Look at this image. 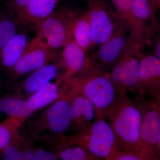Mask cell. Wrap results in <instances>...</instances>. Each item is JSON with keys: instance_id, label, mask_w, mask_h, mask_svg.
Returning <instances> with one entry per match:
<instances>
[{"instance_id": "22", "label": "cell", "mask_w": 160, "mask_h": 160, "mask_svg": "<svg viewBox=\"0 0 160 160\" xmlns=\"http://www.w3.org/2000/svg\"><path fill=\"white\" fill-rule=\"evenodd\" d=\"M61 160H103L82 146L72 145L57 150Z\"/></svg>"}, {"instance_id": "13", "label": "cell", "mask_w": 160, "mask_h": 160, "mask_svg": "<svg viewBox=\"0 0 160 160\" xmlns=\"http://www.w3.org/2000/svg\"><path fill=\"white\" fill-rule=\"evenodd\" d=\"M62 64L65 69L64 74L58 79L59 82H68L77 74L82 72L90 62L86 52L71 38L63 46L61 55Z\"/></svg>"}, {"instance_id": "29", "label": "cell", "mask_w": 160, "mask_h": 160, "mask_svg": "<svg viewBox=\"0 0 160 160\" xmlns=\"http://www.w3.org/2000/svg\"><path fill=\"white\" fill-rule=\"evenodd\" d=\"M154 56L160 59V39L157 40L154 45Z\"/></svg>"}, {"instance_id": "11", "label": "cell", "mask_w": 160, "mask_h": 160, "mask_svg": "<svg viewBox=\"0 0 160 160\" xmlns=\"http://www.w3.org/2000/svg\"><path fill=\"white\" fill-rule=\"evenodd\" d=\"M63 96L67 98L70 102L71 122L69 128L72 130L77 133L94 122L96 113L94 106L88 98L74 91L66 92Z\"/></svg>"}, {"instance_id": "3", "label": "cell", "mask_w": 160, "mask_h": 160, "mask_svg": "<svg viewBox=\"0 0 160 160\" xmlns=\"http://www.w3.org/2000/svg\"><path fill=\"white\" fill-rule=\"evenodd\" d=\"M27 121L26 129L33 140L53 146L57 150L70 126L69 99L59 95L49 107Z\"/></svg>"}, {"instance_id": "19", "label": "cell", "mask_w": 160, "mask_h": 160, "mask_svg": "<svg viewBox=\"0 0 160 160\" xmlns=\"http://www.w3.org/2000/svg\"><path fill=\"white\" fill-rule=\"evenodd\" d=\"M28 42L26 35L16 34L0 50L1 61L5 68H13L22 55Z\"/></svg>"}, {"instance_id": "6", "label": "cell", "mask_w": 160, "mask_h": 160, "mask_svg": "<svg viewBox=\"0 0 160 160\" xmlns=\"http://www.w3.org/2000/svg\"><path fill=\"white\" fill-rule=\"evenodd\" d=\"M141 48V46L129 42L109 73L118 97L126 95L127 91L137 89Z\"/></svg>"}, {"instance_id": "21", "label": "cell", "mask_w": 160, "mask_h": 160, "mask_svg": "<svg viewBox=\"0 0 160 160\" xmlns=\"http://www.w3.org/2000/svg\"><path fill=\"white\" fill-rule=\"evenodd\" d=\"M35 149L32 143L26 142L20 136L1 153L6 160H33Z\"/></svg>"}, {"instance_id": "10", "label": "cell", "mask_w": 160, "mask_h": 160, "mask_svg": "<svg viewBox=\"0 0 160 160\" xmlns=\"http://www.w3.org/2000/svg\"><path fill=\"white\" fill-rule=\"evenodd\" d=\"M128 32V26L122 21L109 39L100 45L93 58L100 62V66L114 64L118 59L130 41Z\"/></svg>"}, {"instance_id": "1", "label": "cell", "mask_w": 160, "mask_h": 160, "mask_svg": "<svg viewBox=\"0 0 160 160\" xmlns=\"http://www.w3.org/2000/svg\"><path fill=\"white\" fill-rule=\"evenodd\" d=\"M101 66L90 60L86 69L64 85L66 92H79L92 103L96 118H108L117 103L118 95L109 74L102 70Z\"/></svg>"}, {"instance_id": "27", "label": "cell", "mask_w": 160, "mask_h": 160, "mask_svg": "<svg viewBox=\"0 0 160 160\" xmlns=\"http://www.w3.org/2000/svg\"><path fill=\"white\" fill-rule=\"evenodd\" d=\"M33 160H61L57 151L47 150L42 148L36 149Z\"/></svg>"}, {"instance_id": "20", "label": "cell", "mask_w": 160, "mask_h": 160, "mask_svg": "<svg viewBox=\"0 0 160 160\" xmlns=\"http://www.w3.org/2000/svg\"><path fill=\"white\" fill-rule=\"evenodd\" d=\"M58 82L47 83L27 99L29 107L33 112L36 111L55 102L59 97Z\"/></svg>"}, {"instance_id": "28", "label": "cell", "mask_w": 160, "mask_h": 160, "mask_svg": "<svg viewBox=\"0 0 160 160\" xmlns=\"http://www.w3.org/2000/svg\"><path fill=\"white\" fill-rule=\"evenodd\" d=\"M32 0H12L11 5L16 12H18L26 7Z\"/></svg>"}, {"instance_id": "26", "label": "cell", "mask_w": 160, "mask_h": 160, "mask_svg": "<svg viewBox=\"0 0 160 160\" xmlns=\"http://www.w3.org/2000/svg\"><path fill=\"white\" fill-rule=\"evenodd\" d=\"M155 156L140 152H122L113 160H159Z\"/></svg>"}, {"instance_id": "15", "label": "cell", "mask_w": 160, "mask_h": 160, "mask_svg": "<svg viewBox=\"0 0 160 160\" xmlns=\"http://www.w3.org/2000/svg\"><path fill=\"white\" fill-rule=\"evenodd\" d=\"M62 0H32L23 9L17 12L18 24L35 27L55 11Z\"/></svg>"}, {"instance_id": "8", "label": "cell", "mask_w": 160, "mask_h": 160, "mask_svg": "<svg viewBox=\"0 0 160 160\" xmlns=\"http://www.w3.org/2000/svg\"><path fill=\"white\" fill-rule=\"evenodd\" d=\"M158 101L149 102L145 105L137 104L142 115L140 128L141 141L150 154L159 158L160 114Z\"/></svg>"}, {"instance_id": "5", "label": "cell", "mask_w": 160, "mask_h": 160, "mask_svg": "<svg viewBox=\"0 0 160 160\" xmlns=\"http://www.w3.org/2000/svg\"><path fill=\"white\" fill-rule=\"evenodd\" d=\"M74 12L68 9L55 10L35 27L37 32L36 39L53 50L63 47L72 38L71 26Z\"/></svg>"}, {"instance_id": "4", "label": "cell", "mask_w": 160, "mask_h": 160, "mask_svg": "<svg viewBox=\"0 0 160 160\" xmlns=\"http://www.w3.org/2000/svg\"><path fill=\"white\" fill-rule=\"evenodd\" d=\"M72 145L82 146L103 160H113L121 153L113 131L105 119L96 118L86 129L70 136H65L58 149Z\"/></svg>"}, {"instance_id": "16", "label": "cell", "mask_w": 160, "mask_h": 160, "mask_svg": "<svg viewBox=\"0 0 160 160\" xmlns=\"http://www.w3.org/2000/svg\"><path fill=\"white\" fill-rule=\"evenodd\" d=\"M0 112L8 115L4 122L17 129L34 113L27 100L12 96L0 99Z\"/></svg>"}, {"instance_id": "31", "label": "cell", "mask_w": 160, "mask_h": 160, "mask_svg": "<svg viewBox=\"0 0 160 160\" xmlns=\"http://www.w3.org/2000/svg\"><path fill=\"white\" fill-rule=\"evenodd\" d=\"M0 160H6L5 159L3 158H0Z\"/></svg>"}, {"instance_id": "7", "label": "cell", "mask_w": 160, "mask_h": 160, "mask_svg": "<svg viewBox=\"0 0 160 160\" xmlns=\"http://www.w3.org/2000/svg\"><path fill=\"white\" fill-rule=\"evenodd\" d=\"M92 46L109 39L122 22L107 0H87Z\"/></svg>"}, {"instance_id": "17", "label": "cell", "mask_w": 160, "mask_h": 160, "mask_svg": "<svg viewBox=\"0 0 160 160\" xmlns=\"http://www.w3.org/2000/svg\"><path fill=\"white\" fill-rule=\"evenodd\" d=\"M160 4L155 0H132V11L135 18L148 35L154 29Z\"/></svg>"}, {"instance_id": "9", "label": "cell", "mask_w": 160, "mask_h": 160, "mask_svg": "<svg viewBox=\"0 0 160 160\" xmlns=\"http://www.w3.org/2000/svg\"><path fill=\"white\" fill-rule=\"evenodd\" d=\"M55 50L44 46L35 38L32 39L29 42L22 55L11 69L13 79L31 73L51 63L56 57Z\"/></svg>"}, {"instance_id": "14", "label": "cell", "mask_w": 160, "mask_h": 160, "mask_svg": "<svg viewBox=\"0 0 160 160\" xmlns=\"http://www.w3.org/2000/svg\"><path fill=\"white\" fill-rule=\"evenodd\" d=\"M58 69L56 65L49 63L32 72L22 82L15 86L14 95L12 96L27 100L56 77Z\"/></svg>"}, {"instance_id": "24", "label": "cell", "mask_w": 160, "mask_h": 160, "mask_svg": "<svg viewBox=\"0 0 160 160\" xmlns=\"http://www.w3.org/2000/svg\"><path fill=\"white\" fill-rule=\"evenodd\" d=\"M19 137L18 129L4 122L0 123V153Z\"/></svg>"}, {"instance_id": "30", "label": "cell", "mask_w": 160, "mask_h": 160, "mask_svg": "<svg viewBox=\"0 0 160 160\" xmlns=\"http://www.w3.org/2000/svg\"><path fill=\"white\" fill-rule=\"evenodd\" d=\"M155 1H156V2H157L159 4H160V0H155Z\"/></svg>"}, {"instance_id": "18", "label": "cell", "mask_w": 160, "mask_h": 160, "mask_svg": "<svg viewBox=\"0 0 160 160\" xmlns=\"http://www.w3.org/2000/svg\"><path fill=\"white\" fill-rule=\"evenodd\" d=\"M71 33L76 42L85 52L92 46L91 26L88 11H74L71 26Z\"/></svg>"}, {"instance_id": "23", "label": "cell", "mask_w": 160, "mask_h": 160, "mask_svg": "<svg viewBox=\"0 0 160 160\" xmlns=\"http://www.w3.org/2000/svg\"><path fill=\"white\" fill-rule=\"evenodd\" d=\"M120 20L130 28L136 26V20L132 11V0H110Z\"/></svg>"}, {"instance_id": "12", "label": "cell", "mask_w": 160, "mask_h": 160, "mask_svg": "<svg viewBox=\"0 0 160 160\" xmlns=\"http://www.w3.org/2000/svg\"><path fill=\"white\" fill-rule=\"evenodd\" d=\"M160 59L154 55H141L137 89L142 94L149 93L159 99Z\"/></svg>"}, {"instance_id": "25", "label": "cell", "mask_w": 160, "mask_h": 160, "mask_svg": "<svg viewBox=\"0 0 160 160\" xmlns=\"http://www.w3.org/2000/svg\"><path fill=\"white\" fill-rule=\"evenodd\" d=\"M16 24L9 19L0 20V50L17 34Z\"/></svg>"}, {"instance_id": "2", "label": "cell", "mask_w": 160, "mask_h": 160, "mask_svg": "<svg viewBox=\"0 0 160 160\" xmlns=\"http://www.w3.org/2000/svg\"><path fill=\"white\" fill-rule=\"evenodd\" d=\"M108 118L118 149L121 152H140L153 155L146 149L140 138L142 115L139 107L127 94L118 97L116 106Z\"/></svg>"}]
</instances>
